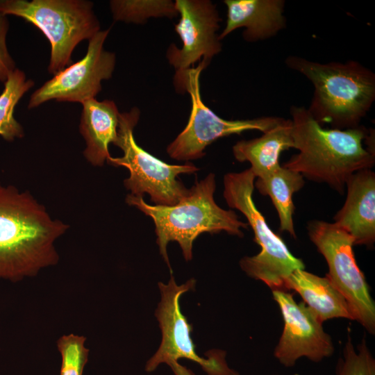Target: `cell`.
Returning <instances> with one entry per match:
<instances>
[{
  "label": "cell",
  "instance_id": "obj_16",
  "mask_svg": "<svg viewBox=\"0 0 375 375\" xmlns=\"http://www.w3.org/2000/svg\"><path fill=\"white\" fill-rule=\"evenodd\" d=\"M80 133L86 147L83 155L94 166H102L110 155L108 146L117 138L120 112L114 101L92 99L82 103Z\"/></svg>",
  "mask_w": 375,
  "mask_h": 375
},
{
  "label": "cell",
  "instance_id": "obj_18",
  "mask_svg": "<svg viewBox=\"0 0 375 375\" xmlns=\"http://www.w3.org/2000/svg\"><path fill=\"white\" fill-rule=\"evenodd\" d=\"M285 287L286 291L299 293L322 323L332 318L352 319L346 299L327 276L296 269L287 278Z\"/></svg>",
  "mask_w": 375,
  "mask_h": 375
},
{
  "label": "cell",
  "instance_id": "obj_23",
  "mask_svg": "<svg viewBox=\"0 0 375 375\" xmlns=\"http://www.w3.org/2000/svg\"><path fill=\"white\" fill-rule=\"evenodd\" d=\"M337 375H375V360L369 350L365 339L355 349L351 338L343 349L338 360Z\"/></svg>",
  "mask_w": 375,
  "mask_h": 375
},
{
  "label": "cell",
  "instance_id": "obj_4",
  "mask_svg": "<svg viewBox=\"0 0 375 375\" xmlns=\"http://www.w3.org/2000/svg\"><path fill=\"white\" fill-rule=\"evenodd\" d=\"M216 188L215 176L209 174L197 181L175 205H149L142 197L128 194L126 202L149 216L155 224L157 244L160 253L171 267L167 252L170 241L177 242L186 260L192 258V244L203 233H217L222 231L243 236L242 228L248 224L239 219L232 210L220 208L214 200Z\"/></svg>",
  "mask_w": 375,
  "mask_h": 375
},
{
  "label": "cell",
  "instance_id": "obj_1",
  "mask_svg": "<svg viewBox=\"0 0 375 375\" xmlns=\"http://www.w3.org/2000/svg\"><path fill=\"white\" fill-rule=\"evenodd\" d=\"M68 228L29 192L0 183V279L16 282L56 265L55 242Z\"/></svg>",
  "mask_w": 375,
  "mask_h": 375
},
{
  "label": "cell",
  "instance_id": "obj_19",
  "mask_svg": "<svg viewBox=\"0 0 375 375\" xmlns=\"http://www.w3.org/2000/svg\"><path fill=\"white\" fill-rule=\"evenodd\" d=\"M303 176L297 172L280 165L270 174L257 178L254 188L262 195H268L276 211L280 221V230L288 233L296 238L293 223L294 205L292 195L304 185Z\"/></svg>",
  "mask_w": 375,
  "mask_h": 375
},
{
  "label": "cell",
  "instance_id": "obj_24",
  "mask_svg": "<svg viewBox=\"0 0 375 375\" xmlns=\"http://www.w3.org/2000/svg\"><path fill=\"white\" fill-rule=\"evenodd\" d=\"M9 28L7 15L0 12V81L5 83L8 76L16 69L15 62L6 45V35Z\"/></svg>",
  "mask_w": 375,
  "mask_h": 375
},
{
  "label": "cell",
  "instance_id": "obj_15",
  "mask_svg": "<svg viewBox=\"0 0 375 375\" xmlns=\"http://www.w3.org/2000/svg\"><path fill=\"white\" fill-rule=\"evenodd\" d=\"M227 17L219 39L244 28L242 37L254 42L275 36L286 26L283 0H225Z\"/></svg>",
  "mask_w": 375,
  "mask_h": 375
},
{
  "label": "cell",
  "instance_id": "obj_9",
  "mask_svg": "<svg viewBox=\"0 0 375 375\" xmlns=\"http://www.w3.org/2000/svg\"><path fill=\"white\" fill-rule=\"evenodd\" d=\"M307 230L310 240L326 261V276L346 299L352 320L374 334L375 305L356 263L351 236L335 224L322 220L310 221Z\"/></svg>",
  "mask_w": 375,
  "mask_h": 375
},
{
  "label": "cell",
  "instance_id": "obj_22",
  "mask_svg": "<svg viewBox=\"0 0 375 375\" xmlns=\"http://www.w3.org/2000/svg\"><path fill=\"white\" fill-rule=\"evenodd\" d=\"M85 340V337L73 333L58 340L57 348L61 356L60 375H83L89 355Z\"/></svg>",
  "mask_w": 375,
  "mask_h": 375
},
{
  "label": "cell",
  "instance_id": "obj_12",
  "mask_svg": "<svg viewBox=\"0 0 375 375\" xmlns=\"http://www.w3.org/2000/svg\"><path fill=\"white\" fill-rule=\"evenodd\" d=\"M272 294L284 321L283 331L274 352L278 362L291 367L302 357L315 362L330 357L334 352L331 338L310 308L304 302L297 303L293 296L285 291L273 290Z\"/></svg>",
  "mask_w": 375,
  "mask_h": 375
},
{
  "label": "cell",
  "instance_id": "obj_2",
  "mask_svg": "<svg viewBox=\"0 0 375 375\" xmlns=\"http://www.w3.org/2000/svg\"><path fill=\"white\" fill-rule=\"evenodd\" d=\"M290 112L292 148L299 152L283 167L310 181L326 183L342 194L352 174L374 165V153L364 147L369 131L364 126L344 130L326 128L303 106H292Z\"/></svg>",
  "mask_w": 375,
  "mask_h": 375
},
{
  "label": "cell",
  "instance_id": "obj_21",
  "mask_svg": "<svg viewBox=\"0 0 375 375\" xmlns=\"http://www.w3.org/2000/svg\"><path fill=\"white\" fill-rule=\"evenodd\" d=\"M110 10L115 21L142 24L150 17L172 18L178 15L170 0H112Z\"/></svg>",
  "mask_w": 375,
  "mask_h": 375
},
{
  "label": "cell",
  "instance_id": "obj_5",
  "mask_svg": "<svg viewBox=\"0 0 375 375\" xmlns=\"http://www.w3.org/2000/svg\"><path fill=\"white\" fill-rule=\"evenodd\" d=\"M256 176L251 168L231 172L224 177V198L227 205L241 212L254 233V241L260 247L259 253L245 256L240 261L242 270L260 280L272 290H285V281L296 269H304L302 260L294 256L282 238L273 232L257 209L253 192Z\"/></svg>",
  "mask_w": 375,
  "mask_h": 375
},
{
  "label": "cell",
  "instance_id": "obj_13",
  "mask_svg": "<svg viewBox=\"0 0 375 375\" xmlns=\"http://www.w3.org/2000/svg\"><path fill=\"white\" fill-rule=\"evenodd\" d=\"M181 16L175 31L182 41L181 48L174 44L167 51V58L176 72L191 68L201 58L210 62L222 51L217 34L222 21L216 6L209 0H176Z\"/></svg>",
  "mask_w": 375,
  "mask_h": 375
},
{
  "label": "cell",
  "instance_id": "obj_20",
  "mask_svg": "<svg viewBox=\"0 0 375 375\" xmlns=\"http://www.w3.org/2000/svg\"><path fill=\"white\" fill-rule=\"evenodd\" d=\"M33 85V81L27 78L25 73L17 68L4 83L0 94V135L6 141L24 136V129L14 117V110L23 95Z\"/></svg>",
  "mask_w": 375,
  "mask_h": 375
},
{
  "label": "cell",
  "instance_id": "obj_11",
  "mask_svg": "<svg viewBox=\"0 0 375 375\" xmlns=\"http://www.w3.org/2000/svg\"><path fill=\"white\" fill-rule=\"evenodd\" d=\"M110 29L99 31L88 40L85 56L69 65L45 82L31 96L28 108L44 102H83L94 99L101 90V81L111 78L115 67V54L104 49Z\"/></svg>",
  "mask_w": 375,
  "mask_h": 375
},
{
  "label": "cell",
  "instance_id": "obj_7",
  "mask_svg": "<svg viewBox=\"0 0 375 375\" xmlns=\"http://www.w3.org/2000/svg\"><path fill=\"white\" fill-rule=\"evenodd\" d=\"M139 117L140 110L137 108L120 113L117 138L113 144L122 150L123 156H110L106 161L109 165L128 169L129 177L124 183L131 194L143 197L144 194H148L155 205H175L188 191L178 176L193 174L198 172L199 168L190 162L167 164L140 147L133 135Z\"/></svg>",
  "mask_w": 375,
  "mask_h": 375
},
{
  "label": "cell",
  "instance_id": "obj_10",
  "mask_svg": "<svg viewBox=\"0 0 375 375\" xmlns=\"http://www.w3.org/2000/svg\"><path fill=\"white\" fill-rule=\"evenodd\" d=\"M194 285L195 280L191 278L178 285L172 276L167 284L158 283L161 300L156 316L162 331V341L158 351L147 361L146 371L151 372L161 363L170 365L183 358L199 363L208 375H240L228 367L223 351H209L206 359L196 353L190 337L192 325L181 313L179 306L180 297L192 290Z\"/></svg>",
  "mask_w": 375,
  "mask_h": 375
},
{
  "label": "cell",
  "instance_id": "obj_3",
  "mask_svg": "<svg viewBox=\"0 0 375 375\" xmlns=\"http://www.w3.org/2000/svg\"><path fill=\"white\" fill-rule=\"evenodd\" d=\"M285 65L306 77L314 93L307 108L324 127L348 129L359 126L375 100V74L353 60L321 63L290 56Z\"/></svg>",
  "mask_w": 375,
  "mask_h": 375
},
{
  "label": "cell",
  "instance_id": "obj_14",
  "mask_svg": "<svg viewBox=\"0 0 375 375\" xmlns=\"http://www.w3.org/2000/svg\"><path fill=\"white\" fill-rule=\"evenodd\" d=\"M346 187L345 202L333 223L351 236L354 245L372 247L375 242V174L371 169L358 171L349 177Z\"/></svg>",
  "mask_w": 375,
  "mask_h": 375
},
{
  "label": "cell",
  "instance_id": "obj_6",
  "mask_svg": "<svg viewBox=\"0 0 375 375\" xmlns=\"http://www.w3.org/2000/svg\"><path fill=\"white\" fill-rule=\"evenodd\" d=\"M0 12L23 18L40 30L51 44L49 73L72 65L76 45L100 31L93 3L86 0H0Z\"/></svg>",
  "mask_w": 375,
  "mask_h": 375
},
{
  "label": "cell",
  "instance_id": "obj_25",
  "mask_svg": "<svg viewBox=\"0 0 375 375\" xmlns=\"http://www.w3.org/2000/svg\"><path fill=\"white\" fill-rule=\"evenodd\" d=\"M175 375H194V373L186 367L175 362L169 365Z\"/></svg>",
  "mask_w": 375,
  "mask_h": 375
},
{
  "label": "cell",
  "instance_id": "obj_17",
  "mask_svg": "<svg viewBox=\"0 0 375 375\" xmlns=\"http://www.w3.org/2000/svg\"><path fill=\"white\" fill-rule=\"evenodd\" d=\"M292 121L281 120L262 135L249 140H241L233 147V153L239 162H249L256 178L263 177L281 165L282 151L292 148Z\"/></svg>",
  "mask_w": 375,
  "mask_h": 375
},
{
  "label": "cell",
  "instance_id": "obj_8",
  "mask_svg": "<svg viewBox=\"0 0 375 375\" xmlns=\"http://www.w3.org/2000/svg\"><path fill=\"white\" fill-rule=\"evenodd\" d=\"M209 63L202 60L197 67L176 72L175 87L178 92L190 94L192 108L185 128L167 148L173 159L188 161L201 158L205 155L206 147L219 138L251 130L265 133L282 119L269 116L226 120L218 117L206 106L201 97L200 74Z\"/></svg>",
  "mask_w": 375,
  "mask_h": 375
}]
</instances>
